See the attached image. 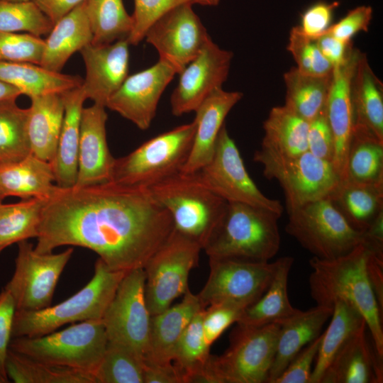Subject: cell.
Instances as JSON below:
<instances>
[{
	"instance_id": "cell-1",
	"label": "cell",
	"mask_w": 383,
	"mask_h": 383,
	"mask_svg": "<svg viewBox=\"0 0 383 383\" xmlns=\"http://www.w3.org/2000/svg\"><path fill=\"white\" fill-rule=\"evenodd\" d=\"M169 212L147 187L112 181L83 187L57 186L43 206L39 253L63 245L95 252L111 270L144 268L174 231Z\"/></svg>"
},
{
	"instance_id": "cell-2",
	"label": "cell",
	"mask_w": 383,
	"mask_h": 383,
	"mask_svg": "<svg viewBox=\"0 0 383 383\" xmlns=\"http://www.w3.org/2000/svg\"><path fill=\"white\" fill-rule=\"evenodd\" d=\"M372 252L376 251L362 244L334 259L312 257L309 282L310 294L316 305L333 308L335 302L342 301L361 314L374 350L383 359L382 311L368 275V260Z\"/></svg>"
},
{
	"instance_id": "cell-3",
	"label": "cell",
	"mask_w": 383,
	"mask_h": 383,
	"mask_svg": "<svg viewBox=\"0 0 383 383\" xmlns=\"http://www.w3.org/2000/svg\"><path fill=\"white\" fill-rule=\"evenodd\" d=\"M281 213L240 202H228L203 246L209 257L268 262L278 252Z\"/></svg>"
},
{
	"instance_id": "cell-4",
	"label": "cell",
	"mask_w": 383,
	"mask_h": 383,
	"mask_svg": "<svg viewBox=\"0 0 383 383\" xmlns=\"http://www.w3.org/2000/svg\"><path fill=\"white\" fill-rule=\"evenodd\" d=\"M127 272L112 270L98 258L91 280L67 299L40 310L16 311L12 338L44 335L67 323L101 319Z\"/></svg>"
},
{
	"instance_id": "cell-5",
	"label": "cell",
	"mask_w": 383,
	"mask_h": 383,
	"mask_svg": "<svg viewBox=\"0 0 383 383\" xmlns=\"http://www.w3.org/2000/svg\"><path fill=\"white\" fill-rule=\"evenodd\" d=\"M147 188L170 214L174 230L203 248L228 202L205 186L196 172H179Z\"/></svg>"
},
{
	"instance_id": "cell-6",
	"label": "cell",
	"mask_w": 383,
	"mask_h": 383,
	"mask_svg": "<svg viewBox=\"0 0 383 383\" xmlns=\"http://www.w3.org/2000/svg\"><path fill=\"white\" fill-rule=\"evenodd\" d=\"M107 343L104 326L99 319L74 323L44 335L12 338L9 348L39 362L86 371L94 376Z\"/></svg>"
},
{
	"instance_id": "cell-7",
	"label": "cell",
	"mask_w": 383,
	"mask_h": 383,
	"mask_svg": "<svg viewBox=\"0 0 383 383\" xmlns=\"http://www.w3.org/2000/svg\"><path fill=\"white\" fill-rule=\"evenodd\" d=\"M195 130L194 121L179 126L116 158L110 181L148 187L181 172L189 155Z\"/></svg>"
},
{
	"instance_id": "cell-8",
	"label": "cell",
	"mask_w": 383,
	"mask_h": 383,
	"mask_svg": "<svg viewBox=\"0 0 383 383\" xmlns=\"http://www.w3.org/2000/svg\"><path fill=\"white\" fill-rule=\"evenodd\" d=\"M286 232L313 257L334 259L360 245L370 248L365 232L353 228L331 200L324 198L287 211Z\"/></svg>"
},
{
	"instance_id": "cell-9",
	"label": "cell",
	"mask_w": 383,
	"mask_h": 383,
	"mask_svg": "<svg viewBox=\"0 0 383 383\" xmlns=\"http://www.w3.org/2000/svg\"><path fill=\"white\" fill-rule=\"evenodd\" d=\"M279 329V323L261 326L237 323L228 349L209 359L214 383H267Z\"/></svg>"
},
{
	"instance_id": "cell-10",
	"label": "cell",
	"mask_w": 383,
	"mask_h": 383,
	"mask_svg": "<svg viewBox=\"0 0 383 383\" xmlns=\"http://www.w3.org/2000/svg\"><path fill=\"white\" fill-rule=\"evenodd\" d=\"M253 160L262 165L267 179L278 182L287 211L328 197L340 182L332 162L309 151L288 156L260 148L255 152Z\"/></svg>"
},
{
	"instance_id": "cell-11",
	"label": "cell",
	"mask_w": 383,
	"mask_h": 383,
	"mask_svg": "<svg viewBox=\"0 0 383 383\" xmlns=\"http://www.w3.org/2000/svg\"><path fill=\"white\" fill-rule=\"evenodd\" d=\"M202 248L174 230L144 267L145 296L151 316L163 311L189 289L191 270Z\"/></svg>"
},
{
	"instance_id": "cell-12",
	"label": "cell",
	"mask_w": 383,
	"mask_h": 383,
	"mask_svg": "<svg viewBox=\"0 0 383 383\" xmlns=\"http://www.w3.org/2000/svg\"><path fill=\"white\" fill-rule=\"evenodd\" d=\"M143 268L126 272L101 318L108 342L121 345L144 362L149 351L151 314Z\"/></svg>"
},
{
	"instance_id": "cell-13",
	"label": "cell",
	"mask_w": 383,
	"mask_h": 383,
	"mask_svg": "<svg viewBox=\"0 0 383 383\" xmlns=\"http://www.w3.org/2000/svg\"><path fill=\"white\" fill-rule=\"evenodd\" d=\"M209 258V274L196 294L204 308L226 304L245 309L263 295L276 268V260L269 262Z\"/></svg>"
},
{
	"instance_id": "cell-14",
	"label": "cell",
	"mask_w": 383,
	"mask_h": 383,
	"mask_svg": "<svg viewBox=\"0 0 383 383\" xmlns=\"http://www.w3.org/2000/svg\"><path fill=\"white\" fill-rule=\"evenodd\" d=\"M73 253H39L32 243H18L15 269L4 289L12 296L16 311H36L51 306L58 279Z\"/></svg>"
},
{
	"instance_id": "cell-15",
	"label": "cell",
	"mask_w": 383,
	"mask_h": 383,
	"mask_svg": "<svg viewBox=\"0 0 383 383\" xmlns=\"http://www.w3.org/2000/svg\"><path fill=\"white\" fill-rule=\"evenodd\" d=\"M196 172L205 186L227 202L248 204L282 214L281 202L263 194L250 177L225 124L218 134L211 158Z\"/></svg>"
},
{
	"instance_id": "cell-16",
	"label": "cell",
	"mask_w": 383,
	"mask_h": 383,
	"mask_svg": "<svg viewBox=\"0 0 383 383\" xmlns=\"http://www.w3.org/2000/svg\"><path fill=\"white\" fill-rule=\"evenodd\" d=\"M192 4L179 5L156 21L144 39L158 52L159 60L179 74L211 39Z\"/></svg>"
},
{
	"instance_id": "cell-17",
	"label": "cell",
	"mask_w": 383,
	"mask_h": 383,
	"mask_svg": "<svg viewBox=\"0 0 383 383\" xmlns=\"http://www.w3.org/2000/svg\"><path fill=\"white\" fill-rule=\"evenodd\" d=\"M233 54L221 48L211 38L178 74L179 81L170 98L174 116L194 111L227 79Z\"/></svg>"
},
{
	"instance_id": "cell-18",
	"label": "cell",
	"mask_w": 383,
	"mask_h": 383,
	"mask_svg": "<svg viewBox=\"0 0 383 383\" xmlns=\"http://www.w3.org/2000/svg\"><path fill=\"white\" fill-rule=\"evenodd\" d=\"M177 70L159 60L151 67L128 75L118 90L108 100V108L140 130H147L155 116L160 97Z\"/></svg>"
},
{
	"instance_id": "cell-19",
	"label": "cell",
	"mask_w": 383,
	"mask_h": 383,
	"mask_svg": "<svg viewBox=\"0 0 383 383\" xmlns=\"http://www.w3.org/2000/svg\"><path fill=\"white\" fill-rule=\"evenodd\" d=\"M129 43L122 39L109 44L89 43L80 50L86 76L82 88L94 104H106L128 76Z\"/></svg>"
},
{
	"instance_id": "cell-20",
	"label": "cell",
	"mask_w": 383,
	"mask_h": 383,
	"mask_svg": "<svg viewBox=\"0 0 383 383\" xmlns=\"http://www.w3.org/2000/svg\"><path fill=\"white\" fill-rule=\"evenodd\" d=\"M105 106L94 104L83 108L76 187L89 186L111 180L116 158L109 149Z\"/></svg>"
},
{
	"instance_id": "cell-21",
	"label": "cell",
	"mask_w": 383,
	"mask_h": 383,
	"mask_svg": "<svg viewBox=\"0 0 383 383\" xmlns=\"http://www.w3.org/2000/svg\"><path fill=\"white\" fill-rule=\"evenodd\" d=\"M360 50L353 48L346 60L333 67L325 112L334 140L333 165L342 178L353 134L351 81Z\"/></svg>"
},
{
	"instance_id": "cell-22",
	"label": "cell",
	"mask_w": 383,
	"mask_h": 383,
	"mask_svg": "<svg viewBox=\"0 0 383 383\" xmlns=\"http://www.w3.org/2000/svg\"><path fill=\"white\" fill-rule=\"evenodd\" d=\"M243 96L240 91L218 88L197 107L194 111L196 130L192 149L181 172L194 173L209 162L227 115Z\"/></svg>"
},
{
	"instance_id": "cell-23",
	"label": "cell",
	"mask_w": 383,
	"mask_h": 383,
	"mask_svg": "<svg viewBox=\"0 0 383 383\" xmlns=\"http://www.w3.org/2000/svg\"><path fill=\"white\" fill-rule=\"evenodd\" d=\"M351 101L353 134L383 143V84L360 50L351 81Z\"/></svg>"
},
{
	"instance_id": "cell-24",
	"label": "cell",
	"mask_w": 383,
	"mask_h": 383,
	"mask_svg": "<svg viewBox=\"0 0 383 383\" xmlns=\"http://www.w3.org/2000/svg\"><path fill=\"white\" fill-rule=\"evenodd\" d=\"M364 324L339 350L321 383H382V359L371 347Z\"/></svg>"
},
{
	"instance_id": "cell-25",
	"label": "cell",
	"mask_w": 383,
	"mask_h": 383,
	"mask_svg": "<svg viewBox=\"0 0 383 383\" xmlns=\"http://www.w3.org/2000/svg\"><path fill=\"white\" fill-rule=\"evenodd\" d=\"M333 310V307L316 305L279 322L276 353L267 383H273L300 350L321 335Z\"/></svg>"
},
{
	"instance_id": "cell-26",
	"label": "cell",
	"mask_w": 383,
	"mask_h": 383,
	"mask_svg": "<svg viewBox=\"0 0 383 383\" xmlns=\"http://www.w3.org/2000/svg\"><path fill=\"white\" fill-rule=\"evenodd\" d=\"M204 309L197 295L189 289L179 303L151 316L149 351L145 362L172 363L183 331L194 315Z\"/></svg>"
},
{
	"instance_id": "cell-27",
	"label": "cell",
	"mask_w": 383,
	"mask_h": 383,
	"mask_svg": "<svg viewBox=\"0 0 383 383\" xmlns=\"http://www.w3.org/2000/svg\"><path fill=\"white\" fill-rule=\"evenodd\" d=\"M61 96L65 112L52 165L56 185L69 188L74 186L77 179L81 116L87 97L82 85L62 93Z\"/></svg>"
},
{
	"instance_id": "cell-28",
	"label": "cell",
	"mask_w": 383,
	"mask_h": 383,
	"mask_svg": "<svg viewBox=\"0 0 383 383\" xmlns=\"http://www.w3.org/2000/svg\"><path fill=\"white\" fill-rule=\"evenodd\" d=\"M52 163L30 154L14 162H0V196L49 199L55 192Z\"/></svg>"
},
{
	"instance_id": "cell-29",
	"label": "cell",
	"mask_w": 383,
	"mask_h": 383,
	"mask_svg": "<svg viewBox=\"0 0 383 383\" xmlns=\"http://www.w3.org/2000/svg\"><path fill=\"white\" fill-rule=\"evenodd\" d=\"M48 34L40 65L60 72L75 52L91 43L92 33L85 1L56 22Z\"/></svg>"
},
{
	"instance_id": "cell-30",
	"label": "cell",
	"mask_w": 383,
	"mask_h": 383,
	"mask_svg": "<svg viewBox=\"0 0 383 383\" xmlns=\"http://www.w3.org/2000/svg\"><path fill=\"white\" fill-rule=\"evenodd\" d=\"M27 133L32 155L52 163L55 159L64 117L61 94L30 98Z\"/></svg>"
},
{
	"instance_id": "cell-31",
	"label": "cell",
	"mask_w": 383,
	"mask_h": 383,
	"mask_svg": "<svg viewBox=\"0 0 383 383\" xmlns=\"http://www.w3.org/2000/svg\"><path fill=\"white\" fill-rule=\"evenodd\" d=\"M294 259L291 256L281 257L276 260L274 275L263 295L254 304L245 308L238 324L261 326L279 323L299 309L290 303L288 292V279Z\"/></svg>"
},
{
	"instance_id": "cell-32",
	"label": "cell",
	"mask_w": 383,
	"mask_h": 383,
	"mask_svg": "<svg viewBox=\"0 0 383 383\" xmlns=\"http://www.w3.org/2000/svg\"><path fill=\"white\" fill-rule=\"evenodd\" d=\"M328 198L355 230L366 231L383 213V184L340 180Z\"/></svg>"
},
{
	"instance_id": "cell-33",
	"label": "cell",
	"mask_w": 383,
	"mask_h": 383,
	"mask_svg": "<svg viewBox=\"0 0 383 383\" xmlns=\"http://www.w3.org/2000/svg\"><path fill=\"white\" fill-rule=\"evenodd\" d=\"M0 80L16 87L30 98L62 94L80 87L83 82L79 76L52 72L39 65L1 60Z\"/></svg>"
},
{
	"instance_id": "cell-34",
	"label": "cell",
	"mask_w": 383,
	"mask_h": 383,
	"mask_svg": "<svg viewBox=\"0 0 383 383\" xmlns=\"http://www.w3.org/2000/svg\"><path fill=\"white\" fill-rule=\"evenodd\" d=\"M286 87L284 106L309 123L326 108L332 73L312 76L293 67L284 74Z\"/></svg>"
},
{
	"instance_id": "cell-35",
	"label": "cell",
	"mask_w": 383,
	"mask_h": 383,
	"mask_svg": "<svg viewBox=\"0 0 383 383\" xmlns=\"http://www.w3.org/2000/svg\"><path fill=\"white\" fill-rule=\"evenodd\" d=\"M309 123L284 105L273 107L263 123L260 148L288 156L308 151Z\"/></svg>"
},
{
	"instance_id": "cell-36",
	"label": "cell",
	"mask_w": 383,
	"mask_h": 383,
	"mask_svg": "<svg viewBox=\"0 0 383 383\" xmlns=\"http://www.w3.org/2000/svg\"><path fill=\"white\" fill-rule=\"evenodd\" d=\"M364 324L363 317L355 308L342 301L335 302L330 323L322 334L310 383L321 382L339 350Z\"/></svg>"
},
{
	"instance_id": "cell-37",
	"label": "cell",
	"mask_w": 383,
	"mask_h": 383,
	"mask_svg": "<svg viewBox=\"0 0 383 383\" xmlns=\"http://www.w3.org/2000/svg\"><path fill=\"white\" fill-rule=\"evenodd\" d=\"M6 370L15 383H96L90 372L39 362L10 348Z\"/></svg>"
},
{
	"instance_id": "cell-38",
	"label": "cell",
	"mask_w": 383,
	"mask_h": 383,
	"mask_svg": "<svg viewBox=\"0 0 383 383\" xmlns=\"http://www.w3.org/2000/svg\"><path fill=\"white\" fill-rule=\"evenodd\" d=\"M45 200L29 198L0 204V252L12 244L37 238Z\"/></svg>"
},
{
	"instance_id": "cell-39",
	"label": "cell",
	"mask_w": 383,
	"mask_h": 383,
	"mask_svg": "<svg viewBox=\"0 0 383 383\" xmlns=\"http://www.w3.org/2000/svg\"><path fill=\"white\" fill-rule=\"evenodd\" d=\"M91 33V44L104 45L127 39L133 27L132 16L123 0H85Z\"/></svg>"
},
{
	"instance_id": "cell-40",
	"label": "cell",
	"mask_w": 383,
	"mask_h": 383,
	"mask_svg": "<svg viewBox=\"0 0 383 383\" xmlns=\"http://www.w3.org/2000/svg\"><path fill=\"white\" fill-rule=\"evenodd\" d=\"M342 179L383 184V143L353 134Z\"/></svg>"
},
{
	"instance_id": "cell-41",
	"label": "cell",
	"mask_w": 383,
	"mask_h": 383,
	"mask_svg": "<svg viewBox=\"0 0 383 383\" xmlns=\"http://www.w3.org/2000/svg\"><path fill=\"white\" fill-rule=\"evenodd\" d=\"M28 109L16 99L0 101V162L20 160L32 154L27 133Z\"/></svg>"
},
{
	"instance_id": "cell-42",
	"label": "cell",
	"mask_w": 383,
	"mask_h": 383,
	"mask_svg": "<svg viewBox=\"0 0 383 383\" xmlns=\"http://www.w3.org/2000/svg\"><path fill=\"white\" fill-rule=\"evenodd\" d=\"M144 361L128 348L108 342L95 372L96 383H143Z\"/></svg>"
},
{
	"instance_id": "cell-43",
	"label": "cell",
	"mask_w": 383,
	"mask_h": 383,
	"mask_svg": "<svg viewBox=\"0 0 383 383\" xmlns=\"http://www.w3.org/2000/svg\"><path fill=\"white\" fill-rule=\"evenodd\" d=\"M203 310L197 312L188 323L175 349L172 363L179 372L182 383L187 374L203 365L211 355L203 331Z\"/></svg>"
},
{
	"instance_id": "cell-44",
	"label": "cell",
	"mask_w": 383,
	"mask_h": 383,
	"mask_svg": "<svg viewBox=\"0 0 383 383\" xmlns=\"http://www.w3.org/2000/svg\"><path fill=\"white\" fill-rule=\"evenodd\" d=\"M54 24L33 1L0 0V31H26L38 37L48 34Z\"/></svg>"
},
{
	"instance_id": "cell-45",
	"label": "cell",
	"mask_w": 383,
	"mask_h": 383,
	"mask_svg": "<svg viewBox=\"0 0 383 383\" xmlns=\"http://www.w3.org/2000/svg\"><path fill=\"white\" fill-rule=\"evenodd\" d=\"M287 49L299 72L312 76H326L332 73L331 63L322 54L315 40L304 35L298 26L292 27L289 32Z\"/></svg>"
},
{
	"instance_id": "cell-46",
	"label": "cell",
	"mask_w": 383,
	"mask_h": 383,
	"mask_svg": "<svg viewBox=\"0 0 383 383\" xmlns=\"http://www.w3.org/2000/svg\"><path fill=\"white\" fill-rule=\"evenodd\" d=\"M45 40L30 33L0 31V60L40 64Z\"/></svg>"
},
{
	"instance_id": "cell-47",
	"label": "cell",
	"mask_w": 383,
	"mask_h": 383,
	"mask_svg": "<svg viewBox=\"0 0 383 383\" xmlns=\"http://www.w3.org/2000/svg\"><path fill=\"white\" fill-rule=\"evenodd\" d=\"M187 3L200 4L199 0H134L133 27L126 40L129 45H138L156 21L174 7Z\"/></svg>"
},
{
	"instance_id": "cell-48",
	"label": "cell",
	"mask_w": 383,
	"mask_h": 383,
	"mask_svg": "<svg viewBox=\"0 0 383 383\" xmlns=\"http://www.w3.org/2000/svg\"><path fill=\"white\" fill-rule=\"evenodd\" d=\"M244 309L226 304H215L203 310L202 326L207 345H211L233 323H237Z\"/></svg>"
},
{
	"instance_id": "cell-49",
	"label": "cell",
	"mask_w": 383,
	"mask_h": 383,
	"mask_svg": "<svg viewBox=\"0 0 383 383\" xmlns=\"http://www.w3.org/2000/svg\"><path fill=\"white\" fill-rule=\"evenodd\" d=\"M321 338L322 334L302 348L273 383H310Z\"/></svg>"
},
{
	"instance_id": "cell-50",
	"label": "cell",
	"mask_w": 383,
	"mask_h": 383,
	"mask_svg": "<svg viewBox=\"0 0 383 383\" xmlns=\"http://www.w3.org/2000/svg\"><path fill=\"white\" fill-rule=\"evenodd\" d=\"M372 14L373 10L370 6H356L338 22L331 24L323 33L332 35L346 43L351 42L352 38L357 33L368 31Z\"/></svg>"
},
{
	"instance_id": "cell-51",
	"label": "cell",
	"mask_w": 383,
	"mask_h": 383,
	"mask_svg": "<svg viewBox=\"0 0 383 383\" xmlns=\"http://www.w3.org/2000/svg\"><path fill=\"white\" fill-rule=\"evenodd\" d=\"M307 144L308 151L312 155L333 163L334 140L325 110L309 122Z\"/></svg>"
},
{
	"instance_id": "cell-52",
	"label": "cell",
	"mask_w": 383,
	"mask_h": 383,
	"mask_svg": "<svg viewBox=\"0 0 383 383\" xmlns=\"http://www.w3.org/2000/svg\"><path fill=\"white\" fill-rule=\"evenodd\" d=\"M339 5L337 1H318L311 4L301 15L299 29L311 38L318 36L331 25L334 11Z\"/></svg>"
},
{
	"instance_id": "cell-53",
	"label": "cell",
	"mask_w": 383,
	"mask_h": 383,
	"mask_svg": "<svg viewBox=\"0 0 383 383\" xmlns=\"http://www.w3.org/2000/svg\"><path fill=\"white\" fill-rule=\"evenodd\" d=\"M16 305L11 294L4 288L0 292V382H9L6 360L12 338Z\"/></svg>"
},
{
	"instance_id": "cell-54",
	"label": "cell",
	"mask_w": 383,
	"mask_h": 383,
	"mask_svg": "<svg viewBox=\"0 0 383 383\" xmlns=\"http://www.w3.org/2000/svg\"><path fill=\"white\" fill-rule=\"evenodd\" d=\"M313 39L324 57L333 67L343 63L353 49L351 42L342 41L332 35L322 33Z\"/></svg>"
},
{
	"instance_id": "cell-55",
	"label": "cell",
	"mask_w": 383,
	"mask_h": 383,
	"mask_svg": "<svg viewBox=\"0 0 383 383\" xmlns=\"http://www.w3.org/2000/svg\"><path fill=\"white\" fill-rule=\"evenodd\" d=\"M143 383H182V379L173 363L145 362Z\"/></svg>"
},
{
	"instance_id": "cell-56",
	"label": "cell",
	"mask_w": 383,
	"mask_h": 383,
	"mask_svg": "<svg viewBox=\"0 0 383 383\" xmlns=\"http://www.w3.org/2000/svg\"><path fill=\"white\" fill-rule=\"evenodd\" d=\"M84 1L85 0H33L53 24Z\"/></svg>"
},
{
	"instance_id": "cell-57",
	"label": "cell",
	"mask_w": 383,
	"mask_h": 383,
	"mask_svg": "<svg viewBox=\"0 0 383 383\" xmlns=\"http://www.w3.org/2000/svg\"><path fill=\"white\" fill-rule=\"evenodd\" d=\"M21 94L18 89L0 80V101L16 99Z\"/></svg>"
},
{
	"instance_id": "cell-58",
	"label": "cell",
	"mask_w": 383,
	"mask_h": 383,
	"mask_svg": "<svg viewBox=\"0 0 383 383\" xmlns=\"http://www.w3.org/2000/svg\"><path fill=\"white\" fill-rule=\"evenodd\" d=\"M201 5L204 6H216L219 4L220 0H199Z\"/></svg>"
},
{
	"instance_id": "cell-59",
	"label": "cell",
	"mask_w": 383,
	"mask_h": 383,
	"mask_svg": "<svg viewBox=\"0 0 383 383\" xmlns=\"http://www.w3.org/2000/svg\"><path fill=\"white\" fill-rule=\"evenodd\" d=\"M1 1H12V2H20V1H33V0H1Z\"/></svg>"
},
{
	"instance_id": "cell-60",
	"label": "cell",
	"mask_w": 383,
	"mask_h": 383,
	"mask_svg": "<svg viewBox=\"0 0 383 383\" xmlns=\"http://www.w3.org/2000/svg\"><path fill=\"white\" fill-rule=\"evenodd\" d=\"M3 199H4L0 196V204L2 203Z\"/></svg>"
},
{
	"instance_id": "cell-61",
	"label": "cell",
	"mask_w": 383,
	"mask_h": 383,
	"mask_svg": "<svg viewBox=\"0 0 383 383\" xmlns=\"http://www.w3.org/2000/svg\"><path fill=\"white\" fill-rule=\"evenodd\" d=\"M1 383V382H0Z\"/></svg>"
}]
</instances>
